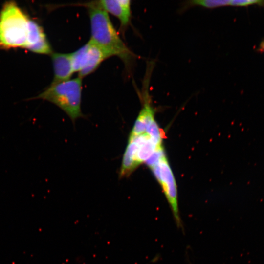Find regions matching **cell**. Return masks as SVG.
<instances>
[{"mask_svg":"<svg viewBox=\"0 0 264 264\" xmlns=\"http://www.w3.org/2000/svg\"><path fill=\"white\" fill-rule=\"evenodd\" d=\"M82 78L78 77L56 83H51L36 98L51 102L60 108L72 122L82 117Z\"/></svg>","mask_w":264,"mask_h":264,"instance_id":"obj_3","label":"cell"},{"mask_svg":"<svg viewBox=\"0 0 264 264\" xmlns=\"http://www.w3.org/2000/svg\"><path fill=\"white\" fill-rule=\"evenodd\" d=\"M162 148V142L154 139L146 132L138 135H129L122 158L119 177L124 178L130 176L155 152Z\"/></svg>","mask_w":264,"mask_h":264,"instance_id":"obj_4","label":"cell"},{"mask_svg":"<svg viewBox=\"0 0 264 264\" xmlns=\"http://www.w3.org/2000/svg\"><path fill=\"white\" fill-rule=\"evenodd\" d=\"M94 3L107 13L116 17L120 21L121 28L125 30L130 22L131 1L129 0H101Z\"/></svg>","mask_w":264,"mask_h":264,"instance_id":"obj_8","label":"cell"},{"mask_svg":"<svg viewBox=\"0 0 264 264\" xmlns=\"http://www.w3.org/2000/svg\"><path fill=\"white\" fill-rule=\"evenodd\" d=\"M51 55L54 75L52 83H59L70 79L74 72L71 54L54 53Z\"/></svg>","mask_w":264,"mask_h":264,"instance_id":"obj_9","label":"cell"},{"mask_svg":"<svg viewBox=\"0 0 264 264\" xmlns=\"http://www.w3.org/2000/svg\"><path fill=\"white\" fill-rule=\"evenodd\" d=\"M192 5H198L207 8H216L230 5L229 0H198L191 1Z\"/></svg>","mask_w":264,"mask_h":264,"instance_id":"obj_11","label":"cell"},{"mask_svg":"<svg viewBox=\"0 0 264 264\" xmlns=\"http://www.w3.org/2000/svg\"><path fill=\"white\" fill-rule=\"evenodd\" d=\"M90 22V41L102 49L110 57L116 56L127 66L132 53L122 40L113 25L108 13L94 2L87 3Z\"/></svg>","mask_w":264,"mask_h":264,"instance_id":"obj_1","label":"cell"},{"mask_svg":"<svg viewBox=\"0 0 264 264\" xmlns=\"http://www.w3.org/2000/svg\"><path fill=\"white\" fill-rule=\"evenodd\" d=\"M259 50L264 52V40H263L260 44Z\"/></svg>","mask_w":264,"mask_h":264,"instance_id":"obj_13","label":"cell"},{"mask_svg":"<svg viewBox=\"0 0 264 264\" xmlns=\"http://www.w3.org/2000/svg\"><path fill=\"white\" fill-rule=\"evenodd\" d=\"M149 168L163 190L177 226L182 228L176 180L165 154Z\"/></svg>","mask_w":264,"mask_h":264,"instance_id":"obj_5","label":"cell"},{"mask_svg":"<svg viewBox=\"0 0 264 264\" xmlns=\"http://www.w3.org/2000/svg\"><path fill=\"white\" fill-rule=\"evenodd\" d=\"M143 105L130 135H138L146 132L147 127L154 119V110L148 97H143Z\"/></svg>","mask_w":264,"mask_h":264,"instance_id":"obj_10","label":"cell"},{"mask_svg":"<svg viewBox=\"0 0 264 264\" xmlns=\"http://www.w3.org/2000/svg\"><path fill=\"white\" fill-rule=\"evenodd\" d=\"M40 54H51L52 49L43 28L36 21L29 19L25 47Z\"/></svg>","mask_w":264,"mask_h":264,"instance_id":"obj_7","label":"cell"},{"mask_svg":"<svg viewBox=\"0 0 264 264\" xmlns=\"http://www.w3.org/2000/svg\"><path fill=\"white\" fill-rule=\"evenodd\" d=\"M29 20L15 2L5 3L0 12V47H25Z\"/></svg>","mask_w":264,"mask_h":264,"instance_id":"obj_2","label":"cell"},{"mask_svg":"<svg viewBox=\"0 0 264 264\" xmlns=\"http://www.w3.org/2000/svg\"><path fill=\"white\" fill-rule=\"evenodd\" d=\"M71 54L74 72H78V77L82 79L93 72L103 61L110 57L90 40Z\"/></svg>","mask_w":264,"mask_h":264,"instance_id":"obj_6","label":"cell"},{"mask_svg":"<svg viewBox=\"0 0 264 264\" xmlns=\"http://www.w3.org/2000/svg\"><path fill=\"white\" fill-rule=\"evenodd\" d=\"M264 6V0H231L230 5L236 7H247L251 5Z\"/></svg>","mask_w":264,"mask_h":264,"instance_id":"obj_12","label":"cell"}]
</instances>
